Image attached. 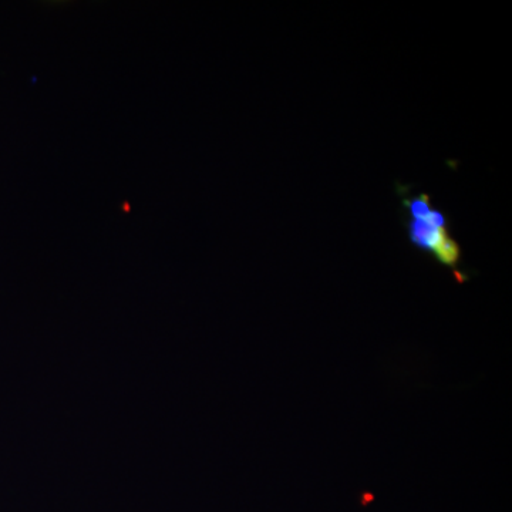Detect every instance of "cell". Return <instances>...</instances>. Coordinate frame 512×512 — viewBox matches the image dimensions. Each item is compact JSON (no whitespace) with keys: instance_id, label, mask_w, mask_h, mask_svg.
I'll use <instances>...</instances> for the list:
<instances>
[{"instance_id":"obj_1","label":"cell","mask_w":512,"mask_h":512,"mask_svg":"<svg viewBox=\"0 0 512 512\" xmlns=\"http://www.w3.org/2000/svg\"><path fill=\"white\" fill-rule=\"evenodd\" d=\"M403 205L409 212L407 232L414 247L433 256L441 265L457 269L461 261V248L451 237L446 215L431 205L427 194L406 198Z\"/></svg>"}]
</instances>
